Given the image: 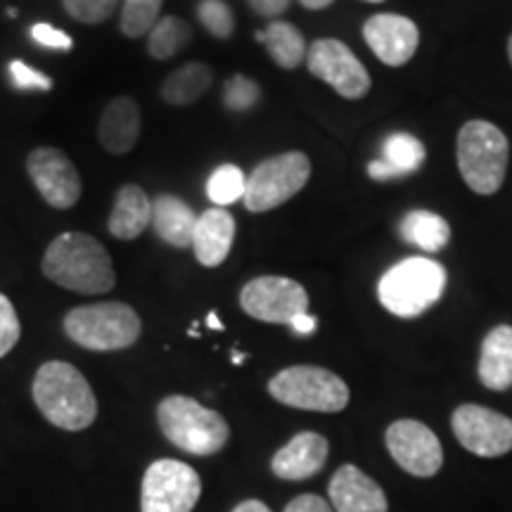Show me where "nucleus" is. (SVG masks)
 I'll use <instances>...</instances> for the list:
<instances>
[{"mask_svg": "<svg viewBox=\"0 0 512 512\" xmlns=\"http://www.w3.org/2000/svg\"><path fill=\"white\" fill-rule=\"evenodd\" d=\"M235 240V219L223 207H211L197 216L195 233H192V249L197 261L207 268L221 266L228 259Z\"/></svg>", "mask_w": 512, "mask_h": 512, "instance_id": "nucleus-18", "label": "nucleus"}, {"mask_svg": "<svg viewBox=\"0 0 512 512\" xmlns=\"http://www.w3.org/2000/svg\"><path fill=\"white\" fill-rule=\"evenodd\" d=\"M261 100L259 83L249 79L245 74L230 76L223 86V105L233 112H247L252 110L256 102Z\"/></svg>", "mask_w": 512, "mask_h": 512, "instance_id": "nucleus-31", "label": "nucleus"}, {"mask_svg": "<svg viewBox=\"0 0 512 512\" xmlns=\"http://www.w3.org/2000/svg\"><path fill=\"white\" fill-rule=\"evenodd\" d=\"M247 188V176L240 166L235 164H221L219 169H214V174L207 181V197L216 207L226 209L228 204L240 202L245 197Z\"/></svg>", "mask_w": 512, "mask_h": 512, "instance_id": "nucleus-28", "label": "nucleus"}, {"mask_svg": "<svg viewBox=\"0 0 512 512\" xmlns=\"http://www.w3.org/2000/svg\"><path fill=\"white\" fill-rule=\"evenodd\" d=\"M31 38L38 43V46L48 48V50H72L74 48V38L67 34V31L53 27V24H34L31 27Z\"/></svg>", "mask_w": 512, "mask_h": 512, "instance_id": "nucleus-35", "label": "nucleus"}, {"mask_svg": "<svg viewBox=\"0 0 512 512\" xmlns=\"http://www.w3.org/2000/svg\"><path fill=\"white\" fill-rule=\"evenodd\" d=\"M256 41L264 43L271 60L283 69H297L306 57V41L294 24L283 22V19H273L264 31L256 34Z\"/></svg>", "mask_w": 512, "mask_h": 512, "instance_id": "nucleus-25", "label": "nucleus"}, {"mask_svg": "<svg viewBox=\"0 0 512 512\" xmlns=\"http://www.w3.org/2000/svg\"><path fill=\"white\" fill-rule=\"evenodd\" d=\"M152 223V202L147 192L136 183L121 185L110 214V233L117 240H136Z\"/></svg>", "mask_w": 512, "mask_h": 512, "instance_id": "nucleus-21", "label": "nucleus"}, {"mask_svg": "<svg viewBox=\"0 0 512 512\" xmlns=\"http://www.w3.org/2000/svg\"><path fill=\"white\" fill-rule=\"evenodd\" d=\"M197 216L181 197L159 195L152 200V228L171 247H190Z\"/></svg>", "mask_w": 512, "mask_h": 512, "instance_id": "nucleus-23", "label": "nucleus"}, {"mask_svg": "<svg viewBox=\"0 0 512 512\" xmlns=\"http://www.w3.org/2000/svg\"><path fill=\"white\" fill-rule=\"evenodd\" d=\"M197 17H200V24L211 36L221 38V41L233 36L235 17L233 10H230L223 0H200V5H197Z\"/></svg>", "mask_w": 512, "mask_h": 512, "instance_id": "nucleus-30", "label": "nucleus"}, {"mask_svg": "<svg viewBox=\"0 0 512 512\" xmlns=\"http://www.w3.org/2000/svg\"><path fill=\"white\" fill-rule=\"evenodd\" d=\"M242 361H245V356H242L240 351H235V354H233V363H235V366H240Z\"/></svg>", "mask_w": 512, "mask_h": 512, "instance_id": "nucleus-42", "label": "nucleus"}, {"mask_svg": "<svg viewBox=\"0 0 512 512\" xmlns=\"http://www.w3.org/2000/svg\"><path fill=\"white\" fill-rule=\"evenodd\" d=\"M389 453L413 477H434L444 465V451L430 427L418 420H396L384 434Z\"/></svg>", "mask_w": 512, "mask_h": 512, "instance_id": "nucleus-13", "label": "nucleus"}, {"mask_svg": "<svg viewBox=\"0 0 512 512\" xmlns=\"http://www.w3.org/2000/svg\"><path fill=\"white\" fill-rule=\"evenodd\" d=\"M425 162V145L411 133H392L382 140L380 159L368 164V176L373 181H394L411 176Z\"/></svg>", "mask_w": 512, "mask_h": 512, "instance_id": "nucleus-19", "label": "nucleus"}, {"mask_svg": "<svg viewBox=\"0 0 512 512\" xmlns=\"http://www.w3.org/2000/svg\"><path fill=\"white\" fill-rule=\"evenodd\" d=\"M19 335H22V325H19L15 306L5 294H0V358L17 347Z\"/></svg>", "mask_w": 512, "mask_h": 512, "instance_id": "nucleus-33", "label": "nucleus"}, {"mask_svg": "<svg viewBox=\"0 0 512 512\" xmlns=\"http://www.w3.org/2000/svg\"><path fill=\"white\" fill-rule=\"evenodd\" d=\"M31 183L55 209H72L81 200V176L72 159L57 147H36L27 159Z\"/></svg>", "mask_w": 512, "mask_h": 512, "instance_id": "nucleus-14", "label": "nucleus"}, {"mask_svg": "<svg viewBox=\"0 0 512 512\" xmlns=\"http://www.w3.org/2000/svg\"><path fill=\"white\" fill-rule=\"evenodd\" d=\"M214 83V72L202 62H190L171 72L162 83V100L171 107H185L200 100Z\"/></svg>", "mask_w": 512, "mask_h": 512, "instance_id": "nucleus-24", "label": "nucleus"}, {"mask_svg": "<svg viewBox=\"0 0 512 512\" xmlns=\"http://www.w3.org/2000/svg\"><path fill=\"white\" fill-rule=\"evenodd\" d=\"M31 396L43 418L57 430L83 432L98 418V399L93 387L72 363H43L36 370Z\"/></svg>", "mask_w": 512, "mask_h": 512, "instance_id": "nucleus-2", "label": "nucleus"}, {"mask_svg": "<svg viewBox=\"0 0 512 512\" xmlns=\"http://www.w3.org/2000/svg\"><path fill=\"white\" fill-rule=\"evenodd\" d=\"M508 57H510V64H512V36H510V41H508Z\"/></svg>", "mask_w": 512, "mask_h": 512, "instance_id": "nucleus-43", "label": "nucleus"}, {"mask_svg": "<svg viewBox=\"0 0 512 512\" xmlns=\"http://www.w3.org/2000/svg\"><path fill=\"white\" fill-rule=\"evenodd\" d=\"M140 107L131 98H114L100 117V145L112 155H126L138 143L140 136Z\"/></svg>", "mask_w": 512, "mask_h": 512, "instance_id": "nucleus-20", "label": "nucleus"}, {"mask_svg": "<svg viewBox=\"0 0 512 512\" xmlns=\"http://www.w3.org/2000/svg\"><path fill=\"white\" fill-rule=\"evenodd\" d=\"M159 10H162V0H124L119 19L121 34L128 38L150 34L159 22Z\"/></svg>", "mask_w": 512, "mask_h": 512, "instance_id": "nucleus-29", "label": "nucleus"}, {"mask_svg": "<svg viewBox=\"0 0 512 512\" xmlns=\"http://www.w3.org/2000/svg\"><path fill=\"white\" fill-rule=\"evenodd\" d=\"M477 373L491 392L512 387V325H498L484 337Z\"/></svg>", "mask_w": 512, "mask_h": 512, "instance_id": "nucleus-22", "label": "nucleus"}, {"mask_svg": "<svg viewBox=\"0 0 512 512\" xmlns=\"http://www.w3.org/2000/svg\"><path fill=\"white\" fill-rule=\"evenodd\" d=\"M290 328H292L294 335L309 337V335H313V332H316L318 320H316V316H311V313H299V316L290 323Z\"/></svg>", "mask_w": 512, "mask_h": 512, "instance_id": "nucleus-38", "label": "nucleus"}, {"mask_svg": "<svg viewBox=\"0 0 512 512\" xmlns=\"http://www.w3.org/2000/svg\"><path fill=\"white\" fill-rule=\"evenodd\" d=\"M446 290V268L425 256H408L377 283V297L389 313L415 318L439 302Z\"/></svg>", "mask_w": 512, "mask_h": 512, "instance_id": "nucleus-4", "label": "nucleus"}, {"mask_svg": "<svg viewBox=\"0 0 512 512\" xmlns=\"http://www.w3.org/2000/svg\"><path fill=\"white\" fill-rule=\"evenodd\" d=\"M306 10H325L328 5L335 3V0H299Z\"/></svg>", "mask_w": 512, "mask_h": 512, "instance_id": "nucleus-40", "label": "nucleus"}, {"mask_svg": "<svg viewBox=\"0 0 512 512\" xmlns=\"http://www.w3.org/2000/svg\"><path fill=\"white\" fill-rule=\"evenodd\" d=\"M510 145L501 128L489 121H467L458 133V169L477 195L501 190L508 171Z\"/></svg>", "mask_w": 512, "mask_h": 512, "instance_id": "nucleus-6", "label": "nucleus"}, {"mask_svg": "<svg viewBox=\"0 0 512 512\" xmlns=\"http://www.w3.org/2000/svg\"><path fill=\"white\" fill-rule=\"evenodd\" d=\"M43 275L79 294H107L117 285L112 256L100 240L86 233H62L43 254Z\"/></svg>", "mask_w": 512, "mask_h": 512, "instance_id": "nucleus-1", "label": "nucleus"}, {"mask_svg": "<svg viewBox=\"0 0 512 512\" xmlns=\"http://www.w3.org/2000/svg\"><path fill=\"white\" fill-rule=\"evenodd\" d=\"M64 10L81 24H102L119 8V0H62Z\"/></svg>", "mask_w": 512, "mask_h": 512, "instance_id": "nucleus-32", "label": "nucleus"}, {"mask_svg": "<svg viewBox=\"0 0 512 512\" xmlns=\"http://www.w3.org/2000/svg\"><path fill=\"white\" fill-rule=\"evenodd\" d=\"M451 427L467 451L482 458H501L512 451V420L491 408L465 403L453 411Z\"/></svg>", "mask_w": 512, "mask_h": 512, "instance_id": "nucleus-12", "label": "nucleus"}, {"mask_svg": "<svg viewBox=\"0 0 512 512\" xmlns=\"http://www.w3.org/2000/svg\"><path fill=\"white\" fill-rule=\"evenodd\" d=\"M399 233L408 245L420 247L422 252L430 254L441 252L451 240V226H448L446 219L427 209H415L403 216Z\"/></svg>", "mask_w": 512, "mask_h": 512, "instance_id": "nucleus-26", "label": "nucleus"}, {"mask_svg": "<svg viewBox=\"0 0 512 512\" xmlns=\"http://www.w3.org/2000/svg\"><path fill=\"white\" fill-rule=\"evenodd\" d=\"M285 512H335V508L316 494H302L287 503Z\"/></svg>", "mask_w": 512, "mask_h": 512, "instance_id": "nucleus-36", "label": "nucleus"}, {"mask_svg": "<svg viewBox=\"0 0 512 512\" xmlns=\"http://www.w3.org/2000/svg\"><path fill=\"white\" fill-rule=\"evenodd\" d=\"M330 444L318 432H299L275 453L271 460V470L275 477L285 482H302L311 479L323 470L328 463Z\"/></svg>", "mask_w": 512, "mask_h": 512, "instance_id": "nucleus-16", "label": "nucleus"}, {"mask_svg": "<svg viewBox=\"0 0 512 512\" xmlns=\"http://www.w3.org/2000/svg\"><path fill=\"white\" fill-rule=\"evenodd\" d=\"M306 64L316 79L325 81L328 86L347 100H361L370 91V74L363 67L347 43L337 38H318L306 50Z\"/></svg>", "mask_w": 512, "mask_h": 512, "instance_id": "nucleus-11", "label": "nucleus"}, {"mask_svg": "<svg viewBox=\"0 0 512 512\" xmlns=\"http://www.w3.org/2000/svg\"><path fill=\"white\" fill-rule=\"evenodd\" d=\"M159 430L176 448L190 456H214L230 439L221 413L183 394H171L157 406Z\"/></svg>", "mask_w": 512, "mask_h": 512, "instance_id": "nucleus-3", "label": "nucleus"}, {"mask_svg": "<svg viewBox=\"0 0 512 512\" xmlns=\"http://www.w3.org/2000/svg\"><path fill=\"white\" fill-rule=\"evenodd\" d=\"M10 79L15 83V88L19 91H50L53 88V79L48 74L38 72V69L29 67L27 62L15 60L10 62Z\"/></svg>", "mask_w": 512, "mask_h": 512, "instance_id": "nucleus-34", "label": "nucleus"}, {"mask_svg": "<svg viewBox=\"0 0 512 512\" xmlns=\"http://www.w3.org/2000/svg\"><path fill=\"white\" fill-rule=\"evenodd\" d=\"M233 512H273L266 503L256 501V498H249V501H242L233 508Z\"/></svg>", "mask_w": 512, "mask_h": 512, "instance_id": "nucleus-39", "label": "nucleus"}, {"mask_svg": "<svg viewBox=\"0 0 512 512\" xmlns=\"http://www.w3.org/2000/svg\"><path fill=\"white\" fill-rule=\"evenodd\" d=\"M330 505L335 512H387L389 503L380 484L373 482L356 465H342L332 475Z\"/></svg>", "mask_w": 512, "mask_h": 512, "instance_id": "nucleus-17", "label": "nucleus"}, {"mask_svg": "<svg viewBox=\"0 0 512 512\" xmlns=\"http://www.w3.org/2000/svg\"><path fill=\"white\" fill-rule=\"evenodd\" d=\"M207 325L211 330H223V323L219 320V316H216V311H211L207 316Z\"/></svg>", "mask_w": 512, "mask_h": 512, "instance_id": "nucleus-41", "label": "nucleus"}, {"mask_svg": "<svg viewBox=\"0 0 512 512\" xmlns=\"http://www.w3.org/2000/svg\"><path fill=\"white\" fill-rule=\"evenodd\" d=\"M268 394L283 406L316 413L344 411L351 396L342 377L318 366H292L280 370L268 382Z\"/></svg>", "mask_w": 512, "mask_h": 512, "instance_id": "nucleus-7", "label": "nucleus"}, {"mask_svg": "<svg viewBox=\"0 0 512 512\" xmlns=\"http://www.w3.org/2000/svg\"><path fill=\"white\" fill-rule=\"evenodd\" d=\"M311 178V162L304 152H283L264 159L254 166L252 174L247 176L245 188V207L252 214H264L287 200H292L299 190Z\"/></svg>", "mask_w": 512, "mask_h": 512, "instance_id": "nucleus-8", "label": "nucleus"}, {"mask_svg": "<svg viewBox=\"0 0 512 512\" xmlns=\"http://www.w3.org/2000/svg\"><path fill=\"white\" fill-rule=\"evenodd\" d=\"M240 306L247 316L256 320L290 325L299 313L309 309V294L304 285L285 275H261L242 287Z\"/></svg>", "mask_w": 512, "mask_h": 512, "instance_id": "nucleus-10", "label": "nucleus"}, {"mask_svg": "<svg viewBox=\"0 0 512 512\" xmlns=\"http://www.w3.org/2000/svg\"><path fill=\"white\" fill-rule=\"evenodd\" d=\"M247 3L252 5V10L256 12V15L275 19L278 15H283L287 8H290L292 0H247Z\"/></svg>", "mask_w": 512, "mask_h": 512, "instance_id": "nucleus-37", "label": "nucleus"}, {"mask_svg": "<svg viewBox=\"0 0 512 512\" xmlns=\"http://www.w3.org/2000/svg\"><path fill=\"white\" fill-rule=\"evenodd\" d=\"M202 496V479L188 463L155 460L143 475L140 512H192Z\"/></svg>", "mask_w": 512, "mask_h": 512, "instance_id": "nucleus-9", "label": "nucleus"}, {"mask_svg": "<svg viewBox=\"0 0 512 512\" xmlns=\"http://www.w3.org/2000/svg\"><path fill=\"white\" fill-rule=\"evenodd\" d=\"M363 38L377 60L387 67H403L411 62L420 46L418 24L394 12H380L370 17L363 24Z\"/></svg>", "mask_w": 512, "mask_h": 512, "instance_id": "nucleus-15", "label": "nucleus"}, {"mask_svg": "<svg viewBox=\"0 0 512 512\" xmlns=\"http://www.w3.org/2000/svg\"><path fill=\"white\" fill-rule=\"evenodd\" d=\"M190 38L192 31L181 17H159V22L150 31L147 53L155 57V60H171V57L178 55L185 46H188Z\"/></svg>", "mask_w": 512, "mask_h": 512, "instance_id": "nucleus-27", "label": "nucleus"}, {"mask_svg": "<svg viewBox=\"0 0 512 512\" xmlns=\"http://www.w3.org/2000/svg\"><path fill=\"white\" fill-rule=\"evenodd\" d=\"M140 332V316L121 302L76 306L64 316V335L88 351L128 349L138 342Z\"/></svg>", "mask_w": 512, "mask_h": 512, "instance_id": "nucleus-5", "label": "nucleus"}, {"mask_svg": "<svg viewBox=\"0 0 512 512\" xmlns=\"http://www.w3.org/2000/svg\"><path fill=\"white\" fill-rule=\"evenodd\" d=\"M363 3H384V0H363Z\"/></svg>", "mask_w": 512, "mask_h": 512, "instance_id": "nucleus-44", "label": "nucleus"}]
</instances>
